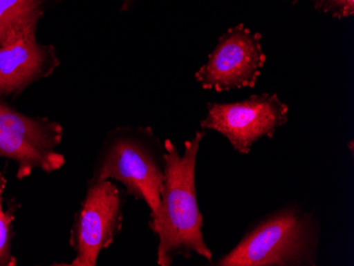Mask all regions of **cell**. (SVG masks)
I'll list each match as a JSON object with an SVG mask.
<instances>
[{
    "instance_id": "30bf717a",
    "label": "cell",
    "mask_w": 354,
    "mask_h": 266,
    "mask_svg": "<svg viewBox=\"0 0 354 266\" xmlns=\"http://www.w3.org/2000/svg\"><path fill=\"white\" fill-rule=\"evenodd\" d=\"M7 184L5 174L0 172V266H15L17 265V260L12 254L13 222L21 205L16 200H12L8 209L3 210V194Z\"/></svg>"
},
{
    "instance_id": "8fae6325",
    "label": "cell",
    "mask_w": 354,
    "mask_h": 266,
    "mask_svg": "<svg viewBox=\"0 0 354 266\" xmlns=\"http://www.w3.org/2000/svg\"><path fill=\"white\" fill-rule=\"evenodd\" d=\"M314 7L332 19H343L354 13V0H312Z\"/></svg>"
},
{
    "instance_id": "52a82bcc",
    "label": "cell",
    "mask_w": 354,
    "mask_h": 266,
    "mask_svg": "<svg viewBox=\"0 0 354 266\" xmlns=\"http://www.w3.org/2000/svg\"><path fill=\"white\" fill-rule=\"evenodd\" d=\"M262 35L239 23L218 39L194 77L203 89L216 93L254 88L266 63Z\"/></svg>"
},
{
    "instance_id": "7a4b0ae2",
    "label": "cell",
    "mask_w": 354,
    "mask_h": 266,
    "mask_svg": "<svg viewBox=\"0 0 354 266\" xmlns=\"http://www.w3.org/2000/svg\"><path fill=\"white\" fill-rule=\"evenodd\" d=\"M320 223L297 202L268 214L214 262L218 266H315Z\"/></svg>"
},
{
    "instance_id": "9c48e42d",
    "label": "cell",
    "mask_w": 354,
    "mask_h": 266,
    "mask_svg": "<svg viewBox=\"0 0 354 266\" xmlns=\"http://www.w3.org/2000/svg\"><path fill=\"white\" fill-rule=\"evenodd\" d=\"M51 0H0V44L17 28L39 23Z\"/></svg>"
},
{
    "instance_id": "6da1fadb",
    "label": "cell",
    "mask_w": 354,
    "mask_h": 266,
    "mask_svg": "<svg viewBox=\"0 0 354 266\" xmlns=\"http://www.w3.org/2000/svg\"><path fill=\"white\" fill-rule=\"evenodd\" d=\"M205 136L206 131H198L185 142L183 154L171 139H165V180L156 213L149 221L151 230L158 237V265H172L177 257L190 259L198 256L207 261L212 260V251L203 234L204 218L198 207L196 184V160Z\"/></svg>"
},
{
    "instance_id": "277c9868",
    "label": "cell",
    "mask_w": 354,
    "mask_h": 266,
    "mask_svg": "<svg viewBox=\"0 0 354 266\" xmlns=\"http://www.w3.org/2000/svg\"><path fill=\"white\" fill-rule=\"evenodd\" d=\"M63 137V126L57 121L28 116L0 96V158L17 164L19 180L37 169L53 173L63 168L66 158L55 150Z\"/></svg>"
},
{
    "instance_id": "8992f818",
    "label": "cell",
    "mask_w": 354,
    "mask_h": 266,
    "mask_svg": "<svg viewBox=\"0 0 354 266\" xmlns=\"http://www.w3.org/2000/svg\"><path fill=\"white\" fill-rule=\"evenodd\" d=\"M288 111L277 93L252 95L236 102H209L201 129L220 133L236 152L248 155L260 139H272L288 123Z\"/></svg>"
},
{
    "instance_id": "5b68a950",
    "label": "cell",
    "mask_w": 354,
    "mask_h": 266,
    "mask_svg": "<svg viewBox=\"0 0 354 266\" xmlns=\"http://www.w3.org/2000/svg\"><path fill=\"white\" fill-rule=\"evenodd\" d=\"M124 204L125 196L113 180L87 182L69 236L75 257L66 265H97L101 251L114 243L120 234Z\"/></svg>"
},
{
    "instance_id": "3957f363",
    "label": "cell",
    "mask_w": 354,
    "mask_h": 266,
    "mask_svg": "<svg viewBox=\"0 0 354 266\" xmlns=\"http://www.w3.org/2000/svg\"><path fill=\"white\" fill-rule=\"evenodd\" d=\"M166 149L151 126H118L107 133L93 168V180H117L127 196L156 213L165 180Z\"/></svg>"
},
{
    "instance_id": "7c38bea8",
    "label": "cell",
    "mask_w": 354,
    "mask_h": 266,
    "mask_svg": "<svg viewBox=\"0 0 354 266\" xmlns=\"http://www.w3.org/2000/svg\"><path fill=\"white\" fill-rule=\"evenodd\" d=\"M136 0H123L122 6H121V11H129L132 8Z\"/></svg>"
},
{
    "instance_id": "ba28073f",
    "label": "cell",
    "mask_w": 354,
    "mask_h": 266,
    "mask_svg": "<svg viewBox=\"0 0 354 266\" xmlns=\"http://www.w3.org/2000/svg\"><path fill=\"white\" fill-rule=\"evenodd\" d=\"M37 26L26 23L0 44V96L3 98H17L61 65L55 46L37 41Z\"/></svg>"
}]
</instances>
